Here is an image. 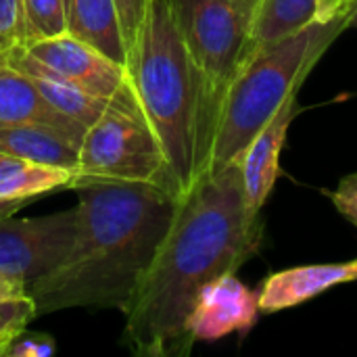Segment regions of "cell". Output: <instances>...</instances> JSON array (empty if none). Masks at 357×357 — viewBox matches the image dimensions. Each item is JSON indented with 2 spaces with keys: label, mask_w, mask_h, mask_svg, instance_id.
Segmentation results:
<instances>
[{
  "label": "cell",
  "mask_w": 357,
  "mask_h": 357,
  "mask_svg": "<svg viewBox=\"0 0 357 357\" xmlns=\"http://www.w3.org/2000/svg\"><path fill=\"white\" fill-rule=\"evenodd\" d=\"M316 8L318 0H259L251 23V50L305 29L316 21Z\"/></svg>",
  "instance_id": "e0dca14e"
},
{
  "label": "cell",
  "mask_w": 357,
  "mask_h": 357,
  "mask_svg": "<svg viewBox=\"0 0 357 357\" xmlns=\"http://www.w3.org/2000/svg\"><path fill=\"white\" fill-rule=\"evenodd\" d=\"M25 295H27V284H23L21 280L13 278L10 274L0 270V301L25 297Z\"/></svg>",
  "instance_id": "d4e9b609"
},
{
  "label": "cell",
  "mask_w": 357,
  "mask_h": 357,
  "mask_svg": "<svg viewBox=\"0 0 357 357\" xmlns=\"http://www.w3.org/2000/svg\"><path fill=\"white\" fill-rule=\"evenodd\" d=\"M349 27H357V8L354 10V15H351V21H349Z\"/></svg>",
  "instance_id": "f1b7e54d"
},
{
  "label": "cell",
  "mask_w": 357,
  "mask_h": 357,
  "mask_svg": "<svg viewBox=\"0 0 357 357\" xmlns=\"http://www.w3.org/2000/svg\"><path fill=\"white\" fill-rule=\"evenodd\" d=\"M126 69L163 146L174 186L184 195L209 169L220 100L188 50L169 0H149Z\"/></svg>",
  "instance_id": "3957f363"
},
{
  "label": "cell",
  "mask_w": 357,
  "mask_h": 357,
  "mask_svg": "<svg viewBox=\"0 0 357 357\" xmlns=\"http://www.w3.org/2000/svg\"><path fill=\"white\" fill-rule=\"evenodd\" d=\"M82 138L79 134L48 123L13 126L0 130V153L31 163L67 167L77 174Z\"/></svg>",
  "instance_id": "4fadbf2b"
},
{
  "label": "cell",
  "mask_w": 357,
  "mask_h": 357,
  "mask_svg": "<svg viewBox=\"0 0 357 357\" xmlns=\"http://www.w3.org/2000/svg\"><path fill=\"white\" fill-rule=\"evenodd\" d=\"M261 241L241 159L205 172L180 197L176 218L126 314V341L140 356H186L188 318L201 291L234 274Z\"/></svg>",
  "instance_id": "6da1fadb"
},
{
  "label": "cell",
  "mask_w": 357,
  "mask_h": 357,
  "mask_svg": "<svg viewBox=\"0 0 357 357\" xmlns=\"http://www.w3.org/2000/svg\"><path fill=\"white\" fill-rule=\"evenodd\" d=\"M257 312V295L234 274H226L201 291L188 318V333L192 341H218L230 333L251 328Z\"/></svg>",
  "instance_id": "9c48e42d"
},
{
  "label": "cell",
  "mask_w": 357,
  "mask_h": 357,
  "mask_svg": "<svg viewBox=\"0 0 357 357\" xmlns=\"http://www.w3.org/2000/svg\"><path fill=\"white\" fill-rule=\"evenodd\" d=\"M21 46L67 82L96 96L111 98L128 82L126 65L69 31Z\"/></svg>",
  "instance_id": "ba28073f"
},
{
  "label": "cell",
  "mask_w": 357,
  "mask_h": 357,
  "mask_svg": "<svg viewBox=\"0 0 357 357\" xmlns=\"http://www.w3.org/2000/svg\"><path fill=\"white\" fill-rule=\"evenodd\" d=\"M75 178L153 182L176 190L163 146L130 77L109 98L98 119L86 128Z\"/></svg>",
  "instance_id": "5b68a950"
},
{
  "label": "cell",
  "mask_w": 357,
  "mask_h": 357,
  "mask_svg": "<svg viewBox=\"0 0 357 357\" xmlns=\"http://www.w3.org/2000/svg\"><path fill=\"white\" fill-rule=\"evenodd\" d=\"M357 8V0H318L316 8V21L318 23H331L335 19L354 15Z\"/></svg>",
  "instance_id": "cb8c5ba5"
},
{
  "label": "cell",
  "mask_w": 357,
  "mask_h": 357,
  "mask_svg": "<svg viewBox=\"0 0 357 357\" xmlns=\"http://www.w3.org/2000/svg\"><path fill=\"white\" fill-rule=\"evenodd\" d=\"M357 280V259L347 264L301 266L272 274L257 297L259 312L274 314L289 307H297L324 291Z\"/></svg>",
  "instance_id": "8fae6325"
},
{
  "label": "cell",
  "mask_w": 357,
  "mask_h": 357,
  "mask_svg": "<svg viewBox=\"0 0 357 357\" xmlns=\"http://www.w3.org/2000/svg\"><path fill=\"white\" fill-rule=\"evenodd\" d=\"M25 123H48L84 136L86 126L59 113L21 71L0 63V130Z\"/></svg>",
  "instance_id": "5bb4252c"
},
{
  "label": "cell",
  "mask_w": 357,
  "mask_h": 357,
  "mask_svg": "<svg viewBox=\"0 0 357 357\" xmlns=\"http://www.w3.org/2000/svg\"><path fill=\"white\" fill-rule=\"evenodd\" d=\"M0 63L21 71L23 75H27L36 84L40 94L59 113L67 115L69 119H73L86 128L98 119V115L105 111V107L109 102V98L86 92V90L77 88L75 84L67 82L56 71H52L50 67L42 65L38 59H33L23 46L8 50L4 56H0Z\"/></svg>",
  "instance_id": "7c38bea8"
},
{
  "label": "cell",
  "mask_w": 357,
  "mask_h": 357,
  "mask_svg": "<svg viewBox=\"0 0 357 357\" xmlns=\"http://www.w3.org/2000/svg\"><path fill=\"white\" fill-rule=\"evenodd\" d=\"M297 113V92H293L280 111L266 123V128L251 140L247 151L241 157L245 192L249 209L259 215L266 205L278 174H280V153L287 142V132Z\"/></svg>",
  "instance_id": "30bf717a"
},
{
  "label": "cell",
  "mask_w": 357,
  "mask_h": 357,
  "mask_svg": "<svg viewBox=\"0 0 357 357\" xmlns=\"http://www.w3.org/2000/svg\"><path fill=\"white\" fill-rule=\"evenodd\" d=\"M77 224V207L27 220H0V270L29 289L71 251Z\"/></svg>",
  "instance_id": "52a82bcc"
},
{
  "label": "cell",
  "mask_w": 357,
  "mask_h": 357,
  "mask_svg": "<svg viewBox=\"0 0 357 357\" xmlns=\"http://www.w3.org/2000/svg\"><path fill=\"white\" fill-rule=\"evenodd\" d=\"M23 0H0V56L25 44Z\"/></svg>",
  "instance_id": "d6986e66"
},
{
  "label": "cell",
  "mask_w": 357,
  "mask_h": 357,
  "mask_svg": "<svg viewBox=\"0 0 357 357\" xmlns=\"http://www.w3.org/2000/svg\"><path fill=\"white\" fill-rule=\"evenodd\" d=\"M77 234L63 261L29 284L36 316L73 307L126 312L176 218L180 197L153 182L75 178Z\"/></svg>",
  "instance_id": "7a4b0ae2"
},
{
  "label": "cell",
  "mask_w": 357,
  "mask_h": 357,
  "mask_svg": "<svg viewBox=\"0 0 357 357\" xmlns=\"http://www.w3.org/2000/svg\"><path fill=\"white\" fill-rule=\"evenodd\" d=\"M10 345V341H6V339H0V356H4V351H6V347Z\"/></svg>",
  "instance_id": "83f0119b"
},
{
  "label": "cell",
  "mask_w": 357,
  "mask_h": 357,
  "mask_svg": "<svg viewBox=\"0 0 357 357\" xmlns=\"http://www.w3.org/2000/svg\"><path fill=\"white\" fill-rule=\"evenodd\" d=\"M169 6L222 107L230 82L251 52L253 10L238 0H169Z\"/></svg>",
  "instance_id": "8992f818"
},
{
  "label": "cell",
  "mask_w": 357,
  "mask_h": 357,
  "mask_svg": "<svg viewBox=\"0 0 357 357\" xmlns=\"http://www.w3.org/2000/svg\"><path fill=\"white\" fill-rule=\"evenodd\" d=\"M349 21L351 15L331 23L314 21L284 40L251 50L224 94L209 169L243 157L251 140L280 111L284 100L299 90L326 46L349 27Z\"/></svg>",
  "instance_id": "277c9868"
},
{
  "label": "cell",
  "mask_w": 357,
  "mask_h": 357,
  "mask_svg": "<svg viewBox=\"0 0 357 357\" xmlns=\"http://www.w3.org/2000/svg\"><path fill=\"white\" fill-rule=\"evenodd\" d=\"M115 4H117V13H119V23H121L126 48H130L138 29H140L142 19H144L149 0H115Z\"/></svg>",
  "instance_id": "44dd1931"
},
{
  "label": "cell",
  "mask_w": 357,
  "mask_h": 357,
  "mask_svg": "<svg viewBox=\"0 0 357 357\" xmlns=\"http://www.w3.org/2000/svg\"><path fill=\"white\" fill-rule=\"evenodd\" d=\"M65 17L69 33L94 44L126 65L128 48L115 0H65Z\"/></svg>",
  "instance_id": "9a60e30c"
},
{
  "label": "cell",
  "mask_w": 357,
  "mask_h": 357,
  "mask_svg": "<svg viewBox=\"0 0 357 357\" xmlns=\"http://www.w3.org/2000/svg\"><path fill=\"white\" fill-rule=\"evenodd\" d=\"M73 180V169L4 157L0 163V201H27L56 188L71 186Z\"/></svg>",
  "instance_id": "2e32d148"
},
{
  "label": "cell",
  "mask_w": 357,
  "mask_h": 357,
  "mask_svg": "<svg viewBox=\"0 0 357 357\" xmlns=\"http://www.w3.org/2000/svg\"><path fill=\"white\" fill-rule=\"evenodd\" d=\"M241 4H245L247 8H251L253 13H255V8H257V4H259V0H238Z\"/></svg>",
  "instance_id": "4316f807"
},
{
  "label": "cell",
  "mask_w": 357,
  "mask_h": 357,
  "mask_svg": "<svg viewBox=\"0 0 357 357\" xmlns=\"http://www.w3.org/2000/svg\"><path fill=\"white\" fill-rule=\"evenodd\" d=\"M25 44L67 31L65 0H23Z\"/></svg>",
  "instance_id": "ac0fdd59"
},
{
  "label": "cell",
  "mask_w": 357,
  "mask_h": 357,
  "mask_svg": "<svg viewBox=\"0 0 357 357\" xmlns=\"http://www.w3.org/2000/svg\"><path fill=\"white\" fill-rule=\"evenodd\" d=\"M4 157H6V155H2V153H0V163L4 161Z\"/></svg>",
  "instance_id": "f546056e"
},
{
  "label": "cell",
  "mask_w": 357,
  "mask_h": 357,
  "mask_svg": "<svg viewBox=\"0 0 357 357\" xmlns=\"http://www.w3.org/2000/svg\"><path fill=\"white\" fill-rule=\"evenodd\" d=\"M52 354L54 341L46 335H31L25 339L17 335L4 351V356L10 357H50Z\"/></svg>",
  "instance_id": "7402d4cb"
},
{
  "label": "cell",
  "mask_w": 357,
  "mask_h": 357,
  "mask_svg": "<svg viewBox=\"0 0 357 357\" xmlns=\"http://www.w3.org/2000/svg\"><path fill=\"white\" fill-rule=\"evenodd\" d=\"M23 205H25V201H0V220L15 215Z\"/></svg>",
  "instance_id": "484cf974"
},
{
  "label": "cell",
  "mask_w": 357,
  "mask_h": 357,
  "mask_svg": "<svg viewBox=\"0 0 357 357\" xmlns=\"http://www.w3.org/2000/svg\"><path fill=\"white\" fill-rule=\"evenodd\" d=\"M36 318V305L29 295L0 301V339L13 341Z\"/></svg>",
  "instance_id": "ffe728a7"
},
{
  "label": "cell",
  "mask_w": 357,
  "mask_h": 357,
  "mask_svg": "<svg viewBox=\"0 0 357 357\" xmlns=\"http://www.w3.org/2000/svg\"><path fill=\"white\" fill-rule=\"evenodd\" d=\"M328 197L339 209V213L357 226V174L343 178L339 188L335 192H328Z\"/></svg>",
  "instance_id": "603a6c76"
}]
</instances>
